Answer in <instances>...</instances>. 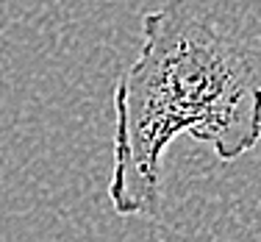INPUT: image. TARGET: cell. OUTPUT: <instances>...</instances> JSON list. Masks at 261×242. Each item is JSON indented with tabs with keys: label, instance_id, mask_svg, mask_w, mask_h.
Listing matches in <instances>:
<instances>
[{
	"label": "cell",
	"instance_id": "obj_1",
	"mask_svg": "<svg viewBox=\"0 0 261 242\" xmlns=\"http://www.w3.org/2000/svg\"><path fill=\"white\" fill-rule=\"evenodd\" d=\"M109 201L120 217L161 214V161L181 134L236 161L261 139V81L250 56L181 0L145 11L142 47L114 89Z\"/></svg>",
	"mask_w": 261,
	"mask_h": 242
}]
</instances>
